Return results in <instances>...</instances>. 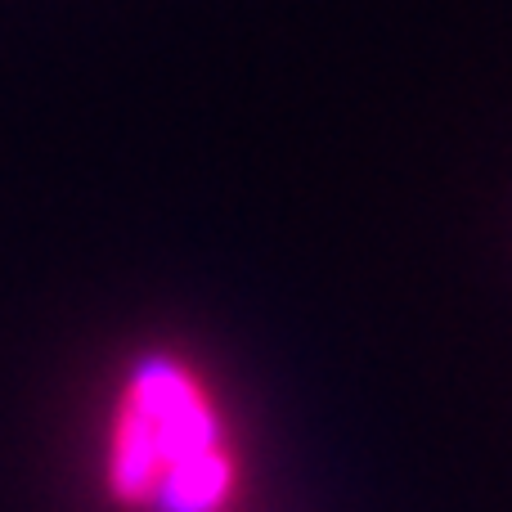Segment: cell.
Listing matches in <instances>:
<instances>
[{
	"label": "cell",
	"instance_id": "1",
	"mask_svg": "<svg viewBox=\"0 0 512 512\" xmlns=\"http://www.w3.org/2000/svg\"><path fill=\"white\" fill-rule=\"evenodd\" d=\"M131 396L144 400V409L153 414L162 436V454H167V468L198 450H212L216 445V418L203 405L198 387L189 382V373L180 369L167 355H144L131 369Z\"/></svg>",
	"mask_w": 512,
	"mask_h": 512
},
{
	"label": "cell",
	"instance_id": "2",
	"mask_svg": "<svg viewBox=\"0 0 512 512\" xmlns=\"http://www.w3.org/2000/svg\"><path fill=\"white\" fill-rule=\"evenodd\" d=\"M162 472H167V454H162L158 423L144 400L126 391L113 423V450H108V490L122 504H149Z\"/></svg>",
	"mask_w": 512,
	"mask_h": 512
},
{
	"label": "cell",
	"instance_id": "3",
	"mask_svg": "<svg viewBox=\"0 0 512 512\" xmlns=\"http://www.w3.org/2000/svg\"><path fill=\"white\" fill-rule=\"evenodd\" d=\"M230 459L221 450H198L162 472L149 504L158 512H216L230 495Z\"/></svg>",
	"mask_w": 512,
	"mask_h": 512
}]
</instances>
